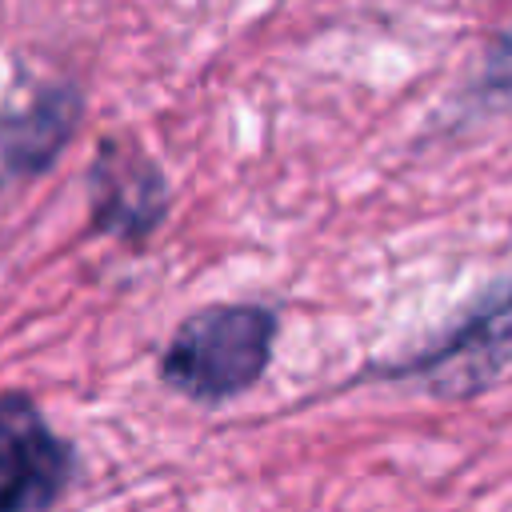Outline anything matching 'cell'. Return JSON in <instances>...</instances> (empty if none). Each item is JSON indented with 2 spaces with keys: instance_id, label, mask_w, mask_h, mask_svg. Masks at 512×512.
<instances>
[{
  "instance_id": "obj_1",
  "label": "cell",
  "mask_w": 512,
  "mask_h": 512,
  "mask_svg": "<svg viewBox=\"0 0 512 512\" xmlns=\"http://www.w3.org/2000/svg\"><path fill=\"white\" fill-rule=\"evenodd\" d=\"M276 340V316L260 304H212L192 312L160 356V376L188 400H228L252 388Z\"/></svg>"
},
{
  "instance_id": "obj_2",
  "label": "cell",
  "mask_w": 512,
  "mask_h": 512,
  "mask_svg": "<svg viewBox=\"0 0 512 512\" xmlns=\"http://www.w3.org/2000/svg\"><path fill=\"white\" fill-rule=\"evenodd\" d=\"M72 452L20 392L0 396V512H48L68 488Z\"/></svg>"
},
{
  "instance_id": "obj_3",
  "label": "cell",
  "mask_w": 512,
  "mask_h": 512,
  "mask_svg": "<svg viewBox=\"0 0 512 512\" xmlns=\"http://www.w3.org/2000/svg\"><path fill=\"white\" fill-rule=\"evenodd\" d=\"M92 224L128 244H140L168 212V184L160 168L132 144L104 140L88 168Z\"/></svg>"
},
{
  "instance_id": "obj_4",
  "label": "cell",
  "mask_w": 512,
  "mask_h": 512,
  "mask_svg": "<svg viewBox=\"0 0 512 512\" xmlns=\"http://www.w3.org/2000/svg\"><path fill=\"white\" fill-rule=\"evenodd\" d=\"M512 360V292L480 308L468 324H460L448 340L420 352L404 364V376H424L432 392L444 396H472L488 388L504 364Z\"/></svg>"
},
{
  "instance_id": "obj_5",
  "label": "cell",
  "mask_w": 512,
  "mask_h": 512,
  "mask_svg": "<svg viewBox=\"0 0 512 512\" xmlns=\"http://www.w3.org/2000/svg\"><path fill=\"white\" fill-rule=\"evenodd\" d=\"M80 96L72 88H44L32 104L12 112L0 124V156L12 172H40L52 164V156L68 144L76 116H80Z\"/></svg>"
},
{
  "instance_id": "obj_6",
  "label": "cell",
  "mask_w": 512,
  "mask_h": 512,
  "mask_svg": "<svg viewBox=\"0 0 512 512\" xmlns=\"http://www.w3.org/2000/svg\"><path fill=\"white\" fill-rule=\"evenodd\" d=\"M488 84L496 88H512V28L500 32L492 56H488Z\"/></svg>"
}]
</instances>
